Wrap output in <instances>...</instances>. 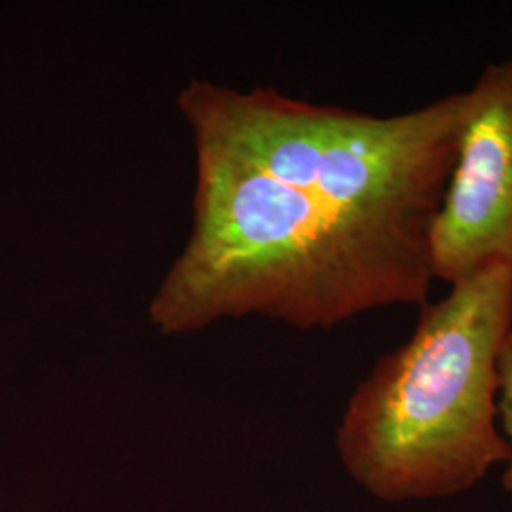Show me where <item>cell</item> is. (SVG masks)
Segmentation results:
<instances>
[{"mask_svg": "<svg viewBox=\"0 0 512 512\" xmlns=\"http://www.w3.org/2000/svg\"><path fill=\"white\" fill-rule=\"evenodd\" d=\"M177 105L196 196L183 251L148 306L156 329L247 315L332 329L427 304L429 234L456 165L465 92L374 116L194 78Z\"/></svg>", "mask_w": 512, "mask_h": 512, "instance_id": "obj_1", "label": "cell"}, {"mask_svg": "<svg viewBox=\"0 0 512 512\" xmlns=\"http://www.w3.org/2000/svg\"><path fill=\"white\" fill-rule=\"evenodd\" d=\"M512 330V266L421 306L410 340L357 387L338 429L349 473L385 501L461 494L511 448L497 431V361Z\"/></svg>", "mask_w": 512, "mask_h": 512, "instance_id": "obj_2", "label": "cell"}, {"mask_svg": "<svg viewBox=\"0 0 512 512\" xmlns=\"http://www.w3.org/2000/svg\"><path fill=\"white\" fill-rule=\"evenodd\" d=\"M433 277L448 285L512 266V57L465 92L458 156L429 234Z\"/></svg>", "mask_w": 512, "mask_h": 512, "instance_id": "obj_3", "label": "cell"}, {"mask_svg": "<svg viewBox=\"0 0 512 512\" xmlns=\"http://www.w3.org/2000/svg\"><path fill=\"white\" fill-rule=\"evenodd\" d=\"M497 374H499V393H501V401H499L497 410L501 412V420H503L505 435H507L505 440L511 448V461H509L507 473L503 475V486L512 495V330L499 353Z\"/></svg>", "mask_w": 512, "mask_h": 512, "instance_id": "obj_4", "label": "cell"}]
</instances>
